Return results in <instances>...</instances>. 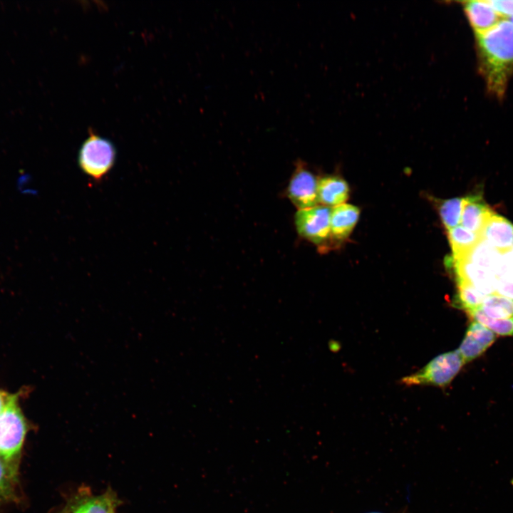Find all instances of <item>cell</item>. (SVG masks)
I'll list each match as a JSON object with an SVG mask.
<instances>
[{"instance_id":"17","label":"cell","mask_w":513,"mask_h":513,"mask_svg":"<svg viewBox=\"0 0 513 513\" xmlns=\"http://www.w3.org/2000/svg\"><path fill=\"white\" fill-rule=\"evenodd\" d=\"M479 307L492 319L513 318V300L497 294L487 295Z\"/></svg>"},{"instance_id":"27","label":"cell","mask_w":513,"mask_h":513,"mask_svg":"<svg viewBox=\"0 0 513 513\" xmlns=\"http://www.w3.org/2000/svg\"><path fill=\"white\" fill-rule=\"evenodd\" d=\"M511 249L513 250V244H512V248H511Z\"/></svg>"},{"instance_id":"28","label":"cell","mask_w":513,"mask_h":513,"mask_svg":"<svg viewBox=\"0 0 513 513\" xmlns=\"http://www.w3.org/2000/svg\"><path fill=\"white\" fill-rule=\"evenodd\" d=\"M370 513H380V512H370Z\"/></svg>"},{"instance_id":"9","label":"cell","mask_w":513,"mask_h":513,"mask_svg":"<svg viewBox=\"0 0 513 513\" xmlns=\"http://www.w3.org/2000/svg\"><path fill=\"white\" fill-rule=\"evenodd\" d=\"M464 11L475 35L484 33L504 19L487 0H473L463 3Z\"/></svg>"},{"instance_id":"13","label":"cell","mask_w":513,"mask_h":513,"mask_svg":"<svg viewBox=\"0 0 513 513\" xmlns=\"http://www.w3.org/2000/svg\"><path fill=\"white\" fill-rule=\"evenodd\" d=\"M115 496L110 492L98 496H84L73 502L66 513H115Z\"/></svg>"},{"instance_id":"2","label":"cell","mask_w":513,"mask_h":513,"mask_svg":"<svg viewBox=\"0 0 513 513\" xmlns=\"http://www.w3.org/2000/svg\"><path fill=\"white\" fill-rule=\"evenodd\" d=\"M117 157L114 144L90 128L78 153L81 171L93 182H100L113 168Z\"/></svg>"},{"instance_id":"25","label":"cell","mask_w":513,"mask_h":513,"mask_svg":"<svg viewBox=\"0 0 513 513\" xmlns=\"http://www.w3.org/2000/svg\"><path fill=\"white\" fill-rule=\"evenodd\" d=\"M16 397V395H9L8 393L0 390V415L9 405L10 402Z\"/></svg>"},{"instance_id":"22","label":"cell","mask_w":513,"mask_h":513,"mask_svg":"<svg viewBox=\"0 0 513 513\" xmlns=\"http://www.w3.org/2000/svg\"><path fill=\"white\" fill-rule=\"evenodd\" d=\"M498 281H513V250L502 252L494 272Z\"/></svg>"},{"instance_id":"3","label":"cell","mask_w":513,"mask_h":513,"mask_svg":"<svg viewBox=\"0 0 513 513\" xmlns=\"http://www.w3.org/2000/svg\"><path fill=\"white\" fill-rule=\"evenodd\" d=\"M465 363L458 350L438 355L418 372L401 380L405 385H448Z\"/></svg>"},{"instance_id":"14","label":"cell","mask_w":513,"mask_h":513,"mask_svg":"<svg viewBox=\"0 0 513 513\" xmlns=\"http://www.w3.org/2000/svg\"><path fill=\"white\" fill-rule=\"evenodd\" d=\"M501 253L481 238L462 259L494 275Z\"/></svg>"},{"instance_id":"20","label":"cell","mask_w":513,"mask_h":513,"mask_svg":"<svg viewBox=\"0 0 513 513\" xmlns=\"http://www.w3.org/2000/svg\"><path fill=\"white\" fill-rule=\"evenodd\" d=\"M476 321L490 329L493 333L501 336H513V318L492 319L487 317L480 307L467 312Z\"/></svg>"},{"instance_id":"4","label":"cell","mask_w":513,"mask_h":513,"mask_svg":"<svg viewBox=\"0 0 513 513\" xmlns=\"http://www.w3.org/2000/svg\"><path fill=\"white\" fill-rule=\"evenodd\" d=\"M16 400V396L0 415V455L7 458L19 457L27 430Z\"/></svg>"},{"instance_id":"21","label":"cell","mask_w":513,"mask_h":513,"mask_svg":"<svg viewBox=\"0 0 513 513\" xmlns=\"http://www.w3.org/2000/svg\"><path fill=\"white\" fill-rule=\"evenodd\" d=\"M465 336L482 346L486 350L494 343L496 335L483 324L474 321L469 326Z\"/></svg>"},{"instance_id":"11","label":"cell","mask_w":513,"mask_h":513,"mask_svg":"<svg viewBox=\"0 0 513 513\" xmlns=\"http://www.w3.org/2000/svg\"><path fill=\"white\" fill-rule=\"evenodd\" d=\"M359 209L348 204H341L331 208V238L336 240L346 239L352 232L359 217Z\"/></svg>"},{"instance_id":"15","label":"cell","mask_w":513,"mask_h":513,"mask_svg":"<svg viewBox=\"0 0 513 513\" xmlns=\"http://www.w3.org/2000/svg\"><path fill=\"white\" fill-rule=\"evenodd\" d=\"M447 234L453 260L462 259L481 239L480 234L459 225L449 229Z\"/></svg>"},{"instance_id":"16","label":"cell","mask_w":513,"mask_h":513,"mask_svg":"<svg viewBox=\"0 0 513 513\" xmlns=\"http://www.w3.org/2000/svg\"><path fill=\"white\" fill-rule=\"evenodd\" d=\"M17 457L0 455V502L11 499L17 483Z\"/></svg>"},{"instance_id":"18","label":"cell","mask_w":513,"mask_h":513,"mask_svg":"<svg viewBox=\"0 0 513 513\" xmlns=\"http://www.w3.org/2000/svg\"><path fill=\"white\" fill-rule=\"evenodd\" d=\"M457 284L456 301L467 312L480 306L487 296L463 280L457 279Z\"/></svg>"},{"instance_id":"12","label":"cell","mask_w":513,"mask_h":513,"mask_svg":"<svg viewBox=\"0 0 513 513\" xmlns=\"http://www.w3.org/2000/svg\"><path fill=\"white\" fill-rule=\"evenodd\" d=\"M346 182L337 176H327L318 180V201L323 206L336 207L343 204L348 197Z\"/></svg>"},{"instance_id":"1","label":"cell","mask_w":513,"mask_h":513,"mask_svg":"<svg viewBox=\"0 0 513 513\" xmlns=\"http://www.w3.org/2000/svg\"><path fill=\"white\" fill-rule=\"evenodd\" d=\"M475 36L480 70L487 88L502 98L513 74V24L504 19Z\"/></svg>"},{"instance_id":"24","label":"cell","mask_w":513,"mask_h":513,"mask_svg":"<svg viewBox=\"0 0 513 513\" xmlns=\"http://www.w3.org/2000/svg\"><path fill=\"white\" fill-rule=\"evenodd\" d=\"M495 294L513 300V281H498Z\"/></svg>"},{"instance_id":"5","label":"cell","mask_w":513,"mask_h":513,"mask_svg":"<svg viewBox=\"0 0 513 513\" xmlns=\"http://www.w3.org/2000/svg\"><path fill=\"white\" fill-rule=\"evenodd\" d=\"M331 208L323 205L298 209L294 216L296 229L302 238L321 247L331 239Z\"/></svg>"},{"instance_id":"19","label":"cell","mask_w":513,"mask_h":513,"mask_svg":"<svg viewBox=\"0 0 513 513\" xmlns=\"http://www.w3.org/2000/svg\"><path fill=\"white\" fill-rule=\"evenodd\" d=\"M465 197H457L442 201L439 206L441 219L447 230L460 222L465 204Z\"/></svg>"},{"instance_id":"8","label":"cell","mask_w":513,"mask_h":513,"mask_svg":"<svg viewBox=\"0 0 513 513\" xmlns=\"http://www.w3.org/2000/svg\"><path fill=\"white\" fill-rule=\"evenodd\" d=\"M480 237L499 252H506L513 244V224L493 212L484 223Z\"/></svg>"},{"instance_id":"10","label":"cell","mask_w":513,"mask_h":513,"mask_svg":"<svg viewBox=\"0 0 513 513\" xmlns=\"http://www.w3.org/2000/svg\"><path fill=\"white\" fill-rule=\"evenodd\" d=\"M465 204L461 217V226L480 235L487 218L493 212L480 195L465 197Z\"/></svg>"},{"instance_id":"7","label":"cell","mask_w":513,"mask_h":513,"mask_svg":"<svg viewBox=\"0 0 513 513\" xmlns=\"http://www.w3.org/2000/svg\"><path fill=\"white\" fill-rule=\"evenodd\" d=\"M452 262H454L456 279L470 283L486 295L495 294L498 279L493 274L465 259H452Z\"/></svg>"},{"instance_id":"23","label":"cell","mask_w":513,"mask_h":513,"mask_svg":"<svg viewBox=\"0 0 513 513\" xmlns=\"http://www.w3.org/2000/svg\"><path fill=\"white\" fill-rule=\"evenodd\" d=\"M495 10L504 19L513 16V1L489 0Z\"/></svg>"},{"instance_id":"6","label":"cell","mask_w":513,"mask_h":513,"mask_svg":"<svg viewBox=\"0 0 513 513\" xmlns=\"http://www.w3.org/2000/svg\"><path fill=\"white\" fill-rule=\"evenodd\" d=\"M318 182L316 176L306 167L304 162L297 160L286 194L298 209L318 205Z\"/></svg>"},{"instance_id":"26","label":"cell","mask_w":513,"mask_h":513,"mask_svg":"<svg viewBox=\"0 0 513 513\" xmlns=\"http://www.w3.org/2000/svg\"><path fill=\"white\" fill-rule=\"evenodd\" d=\"M509 20V21L512 22V24H513V16L510 17Z\"/></svg>"}]
</instances>
